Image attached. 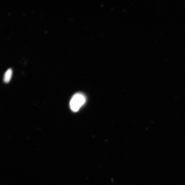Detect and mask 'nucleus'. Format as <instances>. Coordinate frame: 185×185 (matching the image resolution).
<instances>
[{
  "label": "nucleus",
  "instance_id": "1",
  "mask_svg": "<svg viewBox=\"0 0 185 185\" xmlns=\"http://www.w3.org/2000/svg\"><path fill=\"white\" fill-rule=\"evenodd\" d=\"M86 98L85 95L81 93L75 94L71 99L70 103V108L72 111L76 112L85 104Z\"/></svg>",
  "mask_w": 185,
  "mask_h": 185
},
{
  "label": "nucleus",
  "instance_id": "2",
  "mask_svg": "<svg viewBox=\"0 0 185 185\" xmlns=\"http://www.w3.org/2000/svg\"><path fill=\"white\" fill-rule=\"evenodd\" d=\"M12 74V70L11 68L6 71L4 77V81L6 83H8L11 80Z\"/></svg>",
  "mask_w": 185,
  "mask_h": 185
}]
</instances>
